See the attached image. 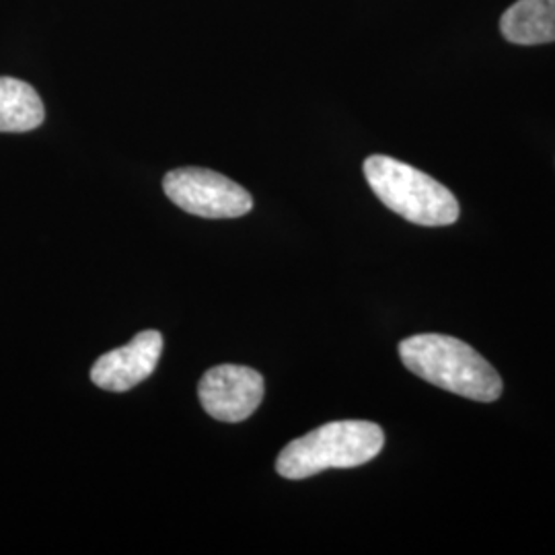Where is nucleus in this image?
Masks as SVG:
<instances>
[{
  "label": "nucleus",
  "mask_w": 555,
  "mask_h": 555,
  "mask_svg": "<svg viewBox=\"0 0 555 555\" xmlns=\"http://www.w3.org/2000/svg\"><path fill=\"white\" fill-rule=\"evenodd\" d=\"M408 371L455 396L492 403L502 396L496 369L469 344L442 334H420L399 344Z\"/></svg>",
  "instance_id": "obj_1"
},
{
  "label": "nucleus",
  "mask_w": 555,
  "mask_h": 555,
  "mask_svg": "<svg viewBox=\"0 0 555 555\" xmlns=\"http://www.w3.org/2000/svg\"><path fill=\"white\" fill-rule=\"evenodd\" d=\"M43 118V103L31 85L0 77V132H31Z\"/></svg>",
  "instance_id": "obj_8"
},
{
  "label": "nucleus",
  "mask_w": 555,
  "mask_h": 555,
  "mask_svg": "<svg viewBox=\"0 0 555 555\" xmlns=\"http://www.w3.org/2000/svg\"><path fill=\"white\" fill-rule=\"evenodd\" d=\"M163 190L181 210L202 219H238L254 208L245 188L210 169H173L163 179Z\"/></svg>",
  "instance_id": "obj_4"
},
{
  "label": "nucleus",
  "mask_w": 555,
  "mask_h": 555,
  "mask_svg": "<svg viewBox=\"0 0 555 555\" xmlns=\"http://www.w3.org/2000/svg\"><path fill=\"white\" fill-rule=\"evenodd\" d=\"M502 36L520 46L555 41V0H516L500 21Z\"/></svg>",
  "instance_id": "obj_7"
},
{
  "label": "nucleus",
  "mask_w": 555,
  "mask_h": 555,
  "mask_svg": "<svg viewBox=\"0 0 555 555\" xmlns=\"http://www.w3.org/2000/svg\"><path fill=\"white\" fill-rule=\"evenodd\" d=\"M364 178L389 210L422 227H449L461 208L440 181L401 160L373 155L364 160Z\"/></svg>",
  "instance_id": "obj_3"
},
{
  "label": "nucleus",
  "mask_w": 555,
  "mask_h": 555,
  "mask_svg": "<svg viewBox=\"0 0 555 555\" xmlns=\"http://www.w3.org/2000/svg\"><path fill=\"white\" fill-rule=\"evenodd\" d=\"M198 396L208 416L235 424L258 410L263 399V377L247 366L220 364L202 377Z\"/></svg>",
  "instance_id": "obj_5"
},
{
  "label": "nucleus",
  "mask_w": 555,
  "mask_h": 555,
  "mask_svg": "<svg viewBox=\"0 0 555 555\" xmlns=\"http://www.w3.org/2000/svg\"><path fill=\"white\" fill-rule=\"evenodd\" d=\"M380 426L364 420L330 422L288 442L276 459V472L286 479H305L325 469L360 467L383 451Z\"/></svg>",
  "instance_id": "obj_2"
},
{
  "label": "nucleus",
  "mask_w": 555,
  "mask_h": 555,
  "mask_svg": "<svg viewBox=\"0 0 555 555\" xmlns=\"http://www.w3.org/2000/svg\"><path fill=\"white\" fill-rule=\"evenodd\" d=\"M163 336L155 330H146L121 348H116L93 364L91 380L105 391L124 393L151 377L159 364Z\"/></svg>",
  "instance_id": "obj_6"
}]
</instances>
